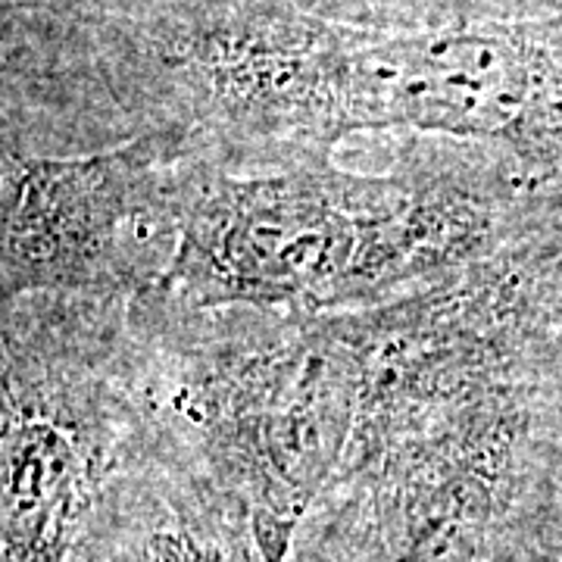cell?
<instances>
[{
    "label": "cell",
    "instance_id": "277c9868",
    "mask_svg": "<svg viewBox=\"0 0 562 562\" xmlns=\"http://www.w3.org/2000/svg\"><path fill=\"white\" fill-rule=\"evenodd\" d=\"M0 562H76L140 441L128 303H3Z\"/></svg>",
    "mask_w": 562,
    "mask_h": 562
},
{
    "label": "cell",
    "instance_id": "3957f363",
    "mask_svg": "<svg viewBox=\"0 0 562 562\" xmlns=\"http://www.w3.org/2000/svg\"><path fill=\"white\" fill-rule=\"evenodd\" d=\"M132 366L150 431L250 525L262 562H291L338 482L362 397L350 313L128 303Z\"/></svg>",
    "mask_w": 562,
    "mask_h": 562
},
{
    "label": "cell",
    "instance_id": "6da1fadb",
    "mask_svg": "<svg viewBox=\"0 0 562 562\" xmlns=\"http://www.w3.org/2000/svg\"><path fill=\"white\" fill-rule=\"evenodd\" d=\"M162 63L220 160H331L353 132L409 128L562 184V13L366 29L297 0H216L179 16Z\"/></svg>",
    "mask_w": 562,
    "mask_h": 562
},
{
    "label": "cell",
    "instance_id": "7a4b0ae2",
    "mask_svg": "<svg viewBox=\"0 0 562 562\" xmlns=\"http://www.w3.org/2000/svg\"><path fill=\"white\" fill-rule=\"evenodd\" d=\"M541 191L497 157L344 172L331 160L228 169L203 154L181 235L147 303L353 313L413 297L513 241V201Z\"/></svg>",
    "mask_w": 562,
    "mask_h": 562
},
{
    "label": "cell",
    "instance_id": "5b68a950",
    "mask_svg": "<svg viewBox=\"0 0 562 562\" xmlns=\"http://www.w3.org/2000/svg\"><path fill=\"white\" fill-rule=\"evenodd\" d=\"M203 154L181 125L72 157L3 147V303L154 297L176 257L188 181Z\"/></svg>",
    "mask_w": 562,
    "mask_h": 562
},
{
    "label": "cell",
    "instance_id": "8992f818",
    "mask_svg": "<svg viewBox=\"0 0 562 562\" xmlns=\"http://www.w3.org/2000/svg\"><path fill=\"white\" fill-rule=\"evenodd\" d=\"M76 562H262V553L241 513L147 425Z\"/></svg>",
    "mask_w": 562,
    "mask_h": 562
},
{
    "label": "cell",
    "instance_id": "52a82bcc",
    "mask_svg": "<svg viewBox=\"0 0 562 562\" xmlns=\"http://www.w3.org/2000/svg\"><path fill=\"white\" fill-rule=\"evenodd\" d=\"M138 0H3L7 22L13 16H50V20H103L116 10H128Z\"/></svg>",
    "mask_w": 562,
    "mask_h": 562
}]
</instances>
